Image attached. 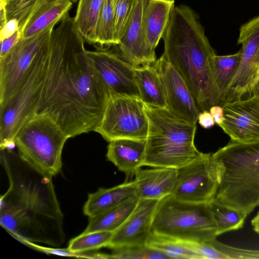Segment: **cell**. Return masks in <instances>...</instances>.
<instances>
[{
	"mask_svg": "<svg viewBox=\"0 0 259 259\" xmlns=\"http://www.w3.org/2000/svg\"><path fill=\"white\" fill-rule=\"evenodd\" d=\"M67 13L50 37L48 66L37 114L51 117L70 138L95 131L109 91Z\"/></svg>",
	"mask_w": 259,
	"mask_h": 259,
	"instance_id": "6da1fadb",
	"label": "cell"
},
{
	"mask_svg": "<svg viewBox=\"0 0 259 259\" xmlns=\"http://www.w3.org/2000/svg\"><path fill=\"white\" fill-rule=\"evenodd\" d=\"M9 187L1 196L0 224L19 242L59 247L65 242L64 215L52 176L40 171L13 149H1Z\"/></svg>",
	"mask_w": 259,
	"mask_h": 259,
	"instance_id": "7a4b0ae2",
	"label": "cell"
},
{
	"mask_svg": "<svg viewBox=\"0 0 259 259\" xmlns=\"http://www.w3.org/2000/svg\"><path fill=\"white\" fill-rule=\"evenodd\" d=\"M162 38V56L184 78L200 112L221 106L212 71L215 54L195 11L184 4L175 6Z\"/></svg>",
	"mask_w": 259,
	"mask_h": 259,
	"instance_id": "3957f363",
	"label": "cell"
},
{
	"mask_svg": "<svg viewBox=\"0 0 259 259\" xmlns=\"http://www.w3.org/2000/svg\"><path fill=\"white\" fill-rule=\"evenodd\" d=\"M210 164L218 183L213 200L248 215L259 205V140L231 141Z\"/></svg>",
	"mask_w": 259,
	"mask_h": 259,
	"instance_id": "277c9868",
	"label": "cell"
},
{
	"mask_svg": "<svg viewBox=\"0 0 259 259\" xmlns=\"http://www.w3.org/2000/svg\"><path fill=\"white\" fill-rule=\"evenodd\" d=\"M148 127L143 166L180 169L202 154L194 144L196 123L182 119L166 108L144 103Z\"/></svg>",
	"mask_w": 259,
	"mask_h": 259,
	"instance_id": "5b68a950",
	"label": "cell"
},
{
	"mask_svg": "<svg viewBox=\"0 0 259 259\" xmlns=\"http://www.w3.org/2000/svg\"><path fill=\"white\" fill-rule=\"evenodd\" d=\"M216 229L209 202H188L171 195L159 201L152 226L153 234L191 243L214 240Z\"/></svg>",
	"mask_w": 259,
	"mask_h": 259,
	"instance_id": "8992f818",
	"label": "cell"
},
{
	"mask_svg": "<svg viewBox=\"0 0 259 259\" xmlns=\"http://www.w3.org/2000/svg\"><path fill=\"white\" fill-rule=\"evenodd\" d=\"M69 138L51 117L36 114L18 131L14 141L18 153L24 160L54 177L61 170L62 151Z\"/></svg>",
	"mask_w": 259,
	"mask_h": 259,
	"instance_id": "52a82bcc",
	"label": "cell"
},
{
	"mask_svg": "<svg viewBox=\"0 0 259 259\" xmlns=\"http://www.w3.org/2000/svg\"><path fill=\"white\" fill-rule=\"evenodd\" d=\"M49 40L35 57L18 91L0 105V145L15 141L18 131L37 113L48 66Z\"/></svg>",
	"mask_w": 259,
	"mask_h": 259,
	"instance_id": "ba28073f",
	"label": "cell"
},
{
	"mask_svg": "<svg viewBox=\"0 0 259 259\" xmlns=\"http://www.w3.org/2000/svg\"><path fill=\"white\" fill-rule=\"evenodd\" d=\"M109 93L95 132L108 142L118 139L146 140L148 123L144 103L139 98Z\"/></svg>",
	"mask_w": 259,
	"mask_h": 259,
	"instance_id": "9c48e42d",
	"label": "cell"
},
{
	"mask_svg": "<svg viewBox=\"0 0 259 259\" xmlns=\"http://www.w3.org/2000/svg\"><path fill=\"white\" fill-rule=\"evenodd\" d=\"M58 22L52 24L32 36L21 38L5 56L0 58V105L4 104L19 89L35 57L49 39Z\"/></svg>",
	"mask_w": 259,
	"mask_h": 259,
	"instance_id": "30bf717a",
	"label": "cell"
},
{
	"mask_svg": "<svg viewBox=\"0 0 259 259\" xmlns=\"http://www.w3.org/2000/svg\"><path fill=\"white\" fill-rule=\"evenodd\" d=\"M237 43L242 45L240 60L225 103L247 98L259 76V16L241 26Z\"/></svg>",
	"mask_w": 259,
	"mask_h": 259,
	"instance_id": "8fae6325",
	"label": "cell"
},
{
	"mask_svg": "<svg viewBox=\"0 0 259 259\" xmlns=\"http://www.w3.org/2000/svg\"><path fill=\"white\" fill-rule=\"evenodd\" d=\"M211 155L202 153L195 161L179 169L171 194L174 197L192 203H208L213 200L218 183L210 166Z\"/></svg>",
	"mask_w": 259,
	"mask_h": 259,
	"instance_id": "7c38bea8",
	"label": "cell"
},
{
	"mask_svg": "<svg viewBox=\"0 0 259 259\" xmlns=\"http://www.w3.org/2000/svg\"><path fill=\"white\" fill-rule=\"evenodd\" d=\"M87 54L109 92L140 98L135 67L118 54L105 49L87 50Z\"/></svg>",
	"mask_w": 259,
	"mask_h": 259,
	"instance_id": "4fadbf2b",
	"label": "cell"
},
{
	"mask_svg": "<svg viewBox=\"0 0 259 259\" xmlns=\"http://www.w3.org/2000/svg\"><path fill=\"white\" fill-rule=\"evenodd\" d=\"M224 120L219 126L231 141L259 140V98H248L226 102L222 106Z\"/></svg>",
	"mask_w": 259,
	"mask_h": 259,
	"instance_id": "5bb4252c",
	"label": "cell"
},
{
	"mask_svg": "<svg viewBox=\"0 0 259 259\" xmlns=\"http://www.w3.org/2000/svg\"><path fill=\"white\" fill-rule=\"evenodd\" d=\"M160 74L165 88L166 109L189 122L197 123L200 112L187 83L163 56L154 63Z\"/></svg>",
	"mask_w": 259,
	"mask_h": 259,
	"instance_id": "9a60e30c",
	"label": "cell"
},
{
	"mask_svg": "<svg viewBox=\"0 0 259 259\" xmlns=\"http://www.w3.org/2000/svg\"><path fill=\"white\" fill-rule=\"evenodd\" d=\"M159 201L139 199L130 216L113 232L107 247L114 250L147 245L152 234V222Z\"/></svg>",
	"mask_w": 259,
	"mask_h": 259,
	"instance_id": "2e32d148",
	"label": "cell"
},
{
	"mask_svg": "<svg viewBox=\"0 0 259 259\" xmlns=\"http://www.w3.org/2000/svg\"><path fill=\"white\" fill-rule=\"evenodd\" d=\"M146 2L134 0L130 20L117 45L120 52L118 55L135 67L152 64L156 61L155 51L148 48L143 34L142 16Z\"/></svg>",
	"mask_w": 259,
	"mask_h": 259,
	"instance_id": "e0dca14e",
	"label": "cell"
},
{
	"mask_svg": "<svg viewBox=\"0 0 259 259\" xmlns=\"http://www.w3.org/2000/svg\"><path fill=\"white\" fill-rule=\"evenodd\" d=\"M179 169L169 167L140 168L136 172L134 183L139 199L160 200L171 195L175 188Z\"/></svg>",
	"mask_w": 259,
	"mask_h": 259,
	"instance_id": "ac0fdd59",
	"label": "cell"
},
{
	"mask_svg": "<svg viewBox=\"0 0 259 259\" xmlns=\"http://www.w3.org/2000/svg\"><path fill=\"white\" fill-rule=\"evenodd\" d=\"M174 7V0H146L142 27L146 45L150 50L155 51L162 38Z\"/></svg>",
	"mask_w": 259,
	"mask_h": 259,
	"instance_id": "d6986e66",
	"label": "cell"
},
{
	"mask_svg": "<svg viewBox=\"0 0 259 259\" xmlns=\"http://www.w3.org/2000/svg\"><path fill=\"white\" fill-rule=\"evenodd\" d=\"M146 140L118 139L111 141L107 146L106 157L126 177H133L143 166Z\"/></svg>",
	"mask_w": 259,
	"mask_h": 259,
	"instance_id": "ffe728a7",
	"label": "cell"
},
{
	"mask_svg": "<svg viewBox=\"0 0 259 259\" xmlns=\"http://www.w3.org/2000/svg\"><path fill=\"white\" fill-rule=\"evenodd\" d=\"M73 3L71 0H40L21 30V38L32 36L52 24L60 22Z\"/></svg>",
	"mask_w": 259,
	"mask_h": 259,
	"instance_id": "44dd1931",
	"label": "cell"
},
{
	"mask_svg": "<svg viewBox=\"0 0 259 259\" xmlns=\"http://www.w3.org/2000/svg\"><path fill=\"white\" fill-rule=\"evenodd\" d=\"M135 78L139 98L144 104L166 108L164 83L154 63L135 67Z\"/></svg>",
	"mask_w": 259,
	"mask_h": 259,
	"instance_id": "7402d4cb",
	"label": "cell"
},
{
	"mask_svg": "<svg viewBox=\"0 0 259 259\" xmlns=\"http://www.w3.org/2000/svg\"><path fill=\"white\" fill-rule=\"evenodd\" d=\"M135 196L134 181L125 182L110 188H100L88 195L83 212L89 218L92 217Z\"/></svg>",
	"mask_w": 259,
	"mask_h": 259,
	"instance_id": "603a6c76",
	"label": "cell"
},
{
	"mask_svg": "<svg viewBox=\"0 0 259 259\" xmlns=\"http://www.w3.org/2000/svg\"><path fill=\"white\" fill-rule=\"evenodd\" d=\"M139 200L137 196H134L103 212L89 218L88 225L83 233L115 231L130 216Z\"/></svg>",
	"mask_w": 259,
	"mask_h": 259,
	"instance_id": "cb8c5ba5",
	"label": "cell"
},
{
	"mask_svg": "<svg viewBox=\"0 0 259 259\" xmlns=\"http://www.w3.org/2000/svg\"><path fill=\"white\" fill-rule=\"evenodd\" d=\"M240 58V50L233 55L218 56L215 54L212 59V71L221 106L225 103L228 88L237 71Z\"/></svg>",
	"mask_w": 259,
	"mask_h": 259,
	"instance_id": "d4e9b609",
	"label": "cell"
},
{
	"mask_svg": "<svg viewBox=\"0 0 259 259\" xmlns=\"http://www.w3.org/2000/svg\"><path fill=\"white\" fill-rule=\"evenodd\" d=\"M104 0H78L75 26L84 41L95 44L94 32Z\"/></svg>",
	"mask_w": 259,
	"mask_h": 259,
	"instance_id": "484cf974",
	"label": "cell"
},
{
	"mask_svg": "<svg viewBox=\"0 0 259 259\" xmlns=\"http://www.w3.org/2000/svg\"><path fill=\"white\" fill-rule=\"evenodd\" d=\"M116 0H104L95 32V44L116 45L114 25V7Z\"/></svg>",
	"mask_w": 259,
	"mask_h": 259,
	"instance_id": "4316f807",
	"label": "cell"
},
{
	"mask_svg": "<svg viewBox=\"0 0 259 259\" xmlns=\"http://www.w3.org/2000/svg\"><path fill=\"white\" fill-rule=\"evenodd\" d=\"M147 245L165 253L169 258L202 259L187 242L152 234Z\"/></svg>",
	"mask_w": 259,
	"mask_h": 259,
	"instance_id": "83f0119b",
	"label": "cell"
},
{
	"mask_svg": "<svg viewBox=\"0 0 259 259\" xmlns=\"http://www.w3.org/2000/svg\"><path fill=\"white\" fill-rule=\"evenodd\" d=\"M209 203L217 226V236L243 227L247 216L246 213L221 204L213 200Z\"/></svg>",
	"mask_w": 259,
	"mask_h": 259,
	"instance_id": "f1b7e54d",
	"label": "cell"
},
{
	"mask_svg": "<svg viewBox=\"0 0 259 259\" xmlns=\"http://www.w3.org/2000/svg\"><path fill=\"white\" fill-rule=\"evenodd\" d=\"M113 234V232L104 231L82 232L69 241L67 248L74 252L83 253L107 247Z\"/></svg>",
	"mask_w": 259,
	"mask_h": 259,
	"instance_id": "f546056e",
	"label": "cell"
},
{
	"mask_svg": "<svg viewBox=\"0 0 259 259\" xmlns=\"http://www.w3.org/2000/svg\"><path fill=\"white\" fill-rule=\"evenodd\" d=\"M40 0H1L6 11L7 21L16 19L21 31Z\"/></svg>",
	"mask_w": 259,
	"mask_h": 259,
	"instance_id": "4dcf8cb0",
	"label": "cell"
},
{
	"mask_svg": "<svg viewBox=\"0 0 259 259\" xmlns=\"http://www.w3.org/2000/svg\"><path fill=\"white\" fill-rule=\"evenodd\" d=\"M110 258L114 259H165L169 258L163 252L148 245L113 250Z\"/></svg>",
	"mask_w": 259,
	"mask_h": 259,
	"instance_id": "1f68e13d",
	"label": "cell"
},
{
	"mask_svg": "<svg viewBox=\"0 0 259 259\" xmlns=\"http://www.w3.org/2000/svg\"><path fill=\"white\" fill-rule=\"evenodd\" d=\"M134 0H116L114 7L115 40L118 45L125 31L132 14Z\"/></svg>",
	"mask_w": 259,
	"mask_h": 259,
	"instance_id": "d6a6232c",
	"label": "cell"
},
{
	"mask_svg": "<svg viewBox=\"0 0 259 259\" xmlns=\"http://www.w3.org/2000/svg\"><path fill=\"white\" fill-rule=\"evenodd\" d=\"M24 245L32 248V249L42 252L48 254H54L57 255L73 257L76 258H105V253H90L89 252L83 253L74 252L66 248H59L58 247H44L37 244L35 243L29 242L27 241H22L20 242Z\"/></svg>",
	"mask_w": 259,
	"mask_h": 259,
	"instance_id": "836d02e7",
	"label": "cell"
},
{
	"mask_svg": "<svg viewBox=\"0 0 259 259\" xmlns=\"http://www.w3.org/2000/svg\"><path fill=\"white\" fill-rule=\"evenodd\" d=\"M209 242L229 258H259V250L230 246L219 242L216 239Z\"/></svg>",
	"mask_w": 259,
	"mask_h": 259,
	"instance_id": "e575fe53",
	"label": "cell"
},
{
	"mask_svg": "<svg viewBox=\"0 0 259 259\" xmlns=\"http://www.w3.org/2000/svg\"><path fill=\"white\" fill-rule=\"evenodd\" d=\"M190 246L198 252L202 259H229V257L217 249L210 242L191 243Z\"/></svg>",
	"mask_w": 259,
	"mask_h": 259,
	"instance_id": "d590c367",
	"label": "cell"
},
{
	"mask_svg": "<svg viewBox=\"0 0 259 259\" xmlns=\"http://www.w3.org/2000/svg\"><path fill=\"white\" fill-rule=\"evenodd\" d=\"M21 31L18 30L11 36L1 41L0 58L5 56L19 41Z\"/></svg>",
	"mask_w": 259,
	"mask_h": 259,
	"instance_id": "8d00e7d4",
	"label": "cell"
},
{
	"mask_svg": "<svg viewBox=\"0 0 259 259\" xmlns=\"http://www.w3.org/2000/svg\"><path fill=\"white\" fill-rule=\"evenodd\" d=\"M19 30V22L15 19L8 20L1 28L0 41L11 36Z\"/></svg>",
	"mask_w": 259,
	"mask_h": 259,
	"instance_id": "74e56055",
	"label": "cell"
},
{
	"mask_svg": "<svg viewBox=\"0 0 259 259\" xmlns=\"http://www.w3.org/2000/svg\"><path fill=\"white\" fill-rule=\"evenodd\" d=\"M199 124L204 128H209L213 126L215 122L209 110L200 112L198 116Z\"/></svg>",
	"mask_w": 259,
	"mask_h": 259,
	"instance_id": "f35d334b",
	"label": "cell"
},
{
	"mask_svg": "<svg viewBox=\"0 0 259 259\" xmlns=\"http://www.w3.org/2000/svg\"><path fill=\"white\" fill-rule=\"evenodd\" d=\"M211 115L213 117L215 123L221 125L224 120V111L222 106L216 105L211 106L209 109Z\"/></svg>",
	"mask_w": 259,
	"mask_h": 259,
	"instance_id": "ab89813d",
	"label": "cell"
},
{
	"mask_svg": "<svg viewBox=\"0 0 259 259\" xmlns=\"http://www.w3.org/2000/svg\"><path fill=\"white\" fill-rule=\"evenodd\" d=\"M251 225L253 226L254 230L259 234V211L251 221Z\"/></svg>",
	"mask_w": 259,
	"mask_h": 259,
	"instance_id": "60d3db41",
	"label": "cell"
},
{
	"mask_svg": "<svg viewBox=\"0 0 259 259\" xmlns=\"http://www.w3.org/2000/svg\"><path fill=\"white\" fill-rule=\"evenodd\" d=\"M250 95L251 96H254L259 98V76L252 89Z\"/></svg>",
	"mask_w": 259,
	"mask_h": 259,
	"instance_id": "b9f144b4",
	"label": "cell"
},
{
	"mask_svg": "<svg viewBox=\"0 0 259 259\" xmlns=\"http://www.w3.org/2000/svg\"><path fill=\"white\" fill-rule=\"evenodd\" d=\"M73 3H76L78 0H71Z\"/></svg>",
	"mask_w": 259,
	"mask_h": 259,
	"instance_id": "7bdbcfd3",
	"label": "cell"
}]
</instances>
